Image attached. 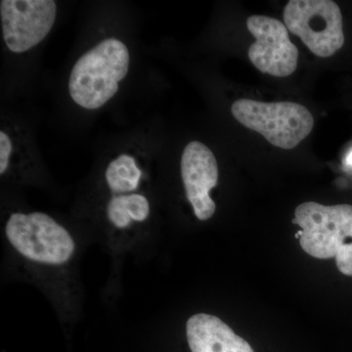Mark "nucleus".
<instances>
[{
  "label": "nucleus",
  "instance_id": "f03ea898",
  "mask_svg": "<svg viewBox=\"0 0 352 352\" xmlns=\"http://www.w3.org/2000/svg\"><path fill=\"white\" fill-rule=\"evenodd\" d=\"M231 113L241 124L258 132L271 145L293 149L309 135L314 119L307 108L294 102L265 103L239 99Z\"/></svg>",
  "mask_w": 352,
  "mask_h": 352
},
{
  "label": "nucleus",
  "instance_id": "39448f33",
  "mask_svg": "<svg viewBox=\"0 0 352 352\" xmlns=\"http://www.w3.org/2000/svg\"><path fill=\"white\" fill-rule=\"evenodd\" d=\"M302 228L296 234L303 251L315 258L337 256L347 238H352V206H323L305 201L292 220Z\"/></svg>",
  "mask_w": 352,
  "mask_h": 352
},
{
  "label": "nucleus",
  "instance_id": "9b49d317",
  "mask_svg": "<svg viewBox=\"0 0 352 352\" xmlns=\"http://www.w3.org/2000/svg\"><path fill=\"white\" fill-rule=\"evenodd\" d=\"M105 177L111 191L116 195H122L138 188L142 170L139 168L135 157L122 154L108 164Z\"/></svg>",
  "mask_w": 352,
  "mask_h": 352
},
{
  "label": "nucleus",
  "instance_id": "ddd939ff",
  "mask_svg": "<svg viewBox=\"0 0 352 352\" xmlns=\"http://www.w3.org/2000/svg\"><path fill=\"white\" fill-rule=\"evenodd\" d=\"M336 263L342 274L352 276V242L342 245L336 256Z\"/></svg>",
  "mask_w": 352,
  "mask_h": 352
},
{
  "label": "nucleus",
  "instance_id": "423d86ee",
  "mask_svg": "<svg viewBox=\"0 0 352 352\" xmlns=\"http://www.w3.org/2000/svg\"><path fill=\"white\" fill-rule=\"evenodd\" d=\"M56 17L53 0H2L0 19L7 48L13 53L31 50L50 34Z\"/></svg>",
  "mask_w": 352,
  "mask_h": 352
},
{
  "label": "nucleus",
  "instance_id": "6e6552de",
  "mask_svg": "<svg viewBox=\"0 0 352 352\" xmlns=\"http://www.w3.org/2000/svg\"><path fill=\"white\" fill-rule=\"evenodd\" d=\"M182 177L197 219L201 221L212 219L217 206L210 193L219 182V166L210 148L199 141H192L185 147L182 157Z\"/></svg>",
  "mask_w": 352,
  "mask_h": 352
},
{
  "label": "nucleus",
  "instance_id": "f257e3e1",
  "mask_svg": "<svg viewBox=\"0 0 352 352\" xmlns=\"http://www.w3.org/2000/svg\"><path fill=\"white\" fill-rule=\"evenodd\" d=\"M129 64L126 44L117 38L104 39L74 65L69 78V96L87 110L101 108L117 94Z\"/></svg>",
  "mask_w": 352,
  "mask_h": 352
},
{
  "label": "nucleus",
  "instance_id": "20e7f679",
  "mask_svg": "<svg viewBox=\"0 0 352 352\" xmlns=\"http://www.w3.org/2000/svg\"><path fill=\"white\" fill-rule=\"evenodd\" d=\"M283 17L288 31L316 56H333L344 46L342 11L332 0H291Z\"/></svg>",
  "mask_w": 352,
  "mask_h": 352
},
{
  "label": "nucleus",
  "instance_id": "9d476101",
  "mask_svg": "<svg viewBox=\"0 0 352 352\" xmlns=\"http://www.w3.org/2000/svg\"><path fill=\"white\" fill-rule=\"evenodd\" d=\"M150 214V204L145 196L140 194H122L109 201L107 215L111 223L117 228L124 229L132 221L142 222Z\"/></svg>",
  "mask_w": 352,
  "mask_h": 352
},
{
  "label": "nucleus",
  "instance_id": "7ed1b4c3",
  "mask_svg": "<svg viewBox=\"0 0 352 352\" xmlns=\"http://www.w3.org/2000/svg\"><path fill=\"white\" fill-rule=\"evenodd\" d=\"M6 234L15 250L36 263L60 265L75 252V242L68 231L43 212L11 214Z\"/></svg>",
  "mask_w": 352,
  "mask_h": 352
},
{
  "label": "nucleus",
  "instance_id": "0eeeda50",
  "mask_svg": "<svg viewBox=\"0 0 352 352\" xmlns=\"http://www.w3.org/2000/svg\"><path fill=\"white\" fill-rule=\"evenodd\" d=\"M247 28L256 38L248 54L258 71L277 78H286L295 73L298 47L292 43L288 29L281 21L252 15L248 18Z\"/></svg>",
  "mask_w": 352,
  "mask_h": 352
},
{
  "label": "nucleus",
  "instance_id": "1a4fd4ad",
  "mask_svg": "<svg viewBox=\"0 0 352 352\" xmlns=\"http://www.w3.org/2000/svg\"><path fill=\"white\" fill-rule=\"evenodd\" d=\"M186 336L192 352H254L247 340L214 315L190 317Z\"/></svg>",
  "mask_w": 352,
  "mask_h": 352
},
{
  "label": "nucleus",
  "instance_id": "4468645a",
  "mask_svg": "<svg viewBox=\"0 0 352 352\" xmlns=\"http://www.w3.org/2000/svg\"><path fill=\"white\" fill-rule=\"evenodd\" d=\"M349 164H352V154L349 157Z\"/></svg>",
  "mask_w": 352,
  "mask_h": 352
},
{
  "label": "nucleus",
  "instance_id": "f8f14e48",
  "mask_svg": "<svg viewBox=\"0 0 352 352\" xmlns=\"http://www.w3.org/2000/svg\"><path fill=\"white\" fill-rule=\"evenodd\" d=\"M14 146L13 141L6 131H0V175H3L8 170Z\"/></svg>",
  "mask_w": 352,
  "mask_h": 352
}]
</instances>
